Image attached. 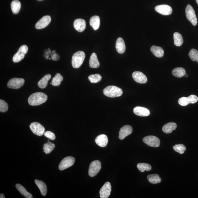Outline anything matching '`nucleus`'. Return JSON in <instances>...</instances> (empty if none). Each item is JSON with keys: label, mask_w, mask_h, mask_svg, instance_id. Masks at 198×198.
I'll use <instances>...</instances> for the list:
<instances>
[{"label": "nucleus", "mask_w": 198, "mask_h": 198, "mask_svg": "<svg viewBox=\"0 0 198 198\" xmlns=\"http://www.w3.org/2000/svg\"><path fill=\"white\" fill-rule=\"evenodd\" d=\"M48 97L45 94L37 92L32 94L28 99L29 104L31 106H38L43 104L47 101Z\"/></svg>", "instance_id": "f257e3e1"}, {"label": "nucleus", "mask_w": 198, "mask_h": 198, "mask_svg": "<svg viewBox=\"0 0 198 198\" xmlns=\"http://www.w3.org/2000/svg\"><path fill=\"white\" fill-rule=\"evenodd\" d=\"M103 93L106 96L114 98L121 96L123 92L119 87L114 85H109L104 89Z\"/></svg>", "instance_id": "f03ea898"}, {"label": "nucleus", "mask_w": 198, "mask_h": 198, "mask_svg": "<svg viewBox=\"0 0 198 198\" xmlns=\"http://www.w3.org/2000/svg\"><path fill=\"white\" fill-rule=\"evenodd\" d=\"M85 58V54L83 51H79L73 55L72 64L73 68H78L82 64Z\"/></svg>", "instance_id": "7ed1b4c3"}, {"label": "nucleus", "mask_w": 198, "mask_h": 198, "mask_svg": "<svg viewBox=\"0 0 198 198\" xmlns=\"http://www.w3.org/2000/svg\"><path fill=\"white\" fill-rule=\"evenodd\" d=\"M186 15L187 19L194 26H196L197 23V20L195 12L192 7L190 5L187 6L185 9Z\"/></svg>", "instance_id": "20e7f679"}, {"label": "nucleus", "mask_w": 198, "mask_h": 198, "mask_svg": "<svg viewBox=\"0 0 198 198\" xmlns=\"http://www.w3.org/2000/svg\"><path fill=\"white\" fill-rule=\"evenodd\" d=\"M101 168V164L99 160H95L92 162L90 165L89 174L91 177H94L99 172Z\"/></svg>", "instance_id": "39448f33"}, {"label": "nucleus", "mask_w": 198, "mask_h": 198, "mask_svg": "<svg viewBox=\"0 0 198 198\" xmlns=\"http://www.w3.org/2000/svg\"><path fill=\"white\" fill-rule=\"evenodd\" d=\"M28 51V48L25 45H23L20 47L19 49L14 55L13 58V61L14 62L17 63L20 62L25 57V55Z\"/></svg>", "instance_id": "423d86ee"}, {"label": "nucleus", "mask_w": 198, "mask_h": 198, "mask_svg": "<svg viewBox=\"0 0 198 198\" xmlns=\"http://www.w3.org/2000/svg\"><path fill=\"white\" fill-rule=\"evenodd\" d=\"M143 141L149 146L152 147H158L160 145V140L154 136H148L143 139Z\"/></svg>", "instance_id": "0eeeda50"}, {"label": "nucleus", "mask_w": 198, "mask_h": 198, "mask_svg": "<svg viewBox=\"0 0 198 198\" xmlns=\"http://www.w3.org/2000/svg\"><path fill=\"white\" fill-rule=\"evenodd\" d=\"M75 159L72 156L67 157L61 161L59 165V169L61 171L64 170L73 166Z\"/></svg>", "instance_id": "6e6552de"}, {"label": "nucleus", "mask_w": 198, "mask_h": 198, "mask_svg": "<svg viewBox=\"0 0 198 198\" xmlns=\"http://www.w3.org/2000/svg\"><path fill=\"white\" fill-rule=\"evenodd\" d=\"M25 80L23 79L12 78L8 81L7 86L10 89H17L23 86Z\"/></svg>", "instance_id": "1a4fd4ad"}, {"label": "nucleus", "mask_w": 198, "mask_h": 198, "mask_svg": "<svg viewBox=\"0 0 198 198\" xmlns=\"http://www.w3.org/2000/svg\"><path fill=\"white\" fill-rule=\"evenodd\" d=\"M30 128L33 133L37 136H41L45 132V128L43 126L38 122H33L30 125Z\"/></svg>", "instance_id": "9d476101"}, {"label": "nucleus", "mask_w": 198, "mask_h": 198, "mask_svg": "<svg viewBox=\"0 0 198 198\" xmlns=\"http://www.w3.org/2000/svg\"><path fill=\"white\" fill-rule=\"evenodd\" d=\"M111 185L109 182H106L100 190V197L101 198H108L111 195Z\"/></svg>", "instance_id": "9b49d317"}, {"label": "nucleus", "mask_w": 198, "mask_h": 198, "mask_svg": "<svg viewBox=\"0 0 198 198\" xmlns=\"http://www.w3.org/2000/svg\"><path fill=\"white\" fill-rule=\"evenodd\" d=\"M155 10L158 13L163 15H169L172 13L173 9L170 6L162 5L156 6Z\"/></svg>", "instance_id": "f8f14e48"}, {"label": "nucleus", "mask_w": 198, "mask_h": 198, "mask_svg": "<svg viewBox=\"0 0 198 198\" xmlns=\"http://www.w3.org/2000/svg\"><path fill=\"white\" fill-rule=\"evenodd\" d=\"M51 21V18L49 16H44L36 24L35 28L37 29H42L48 25Z\"/></svg>", "instance_id": "ddd939ff"}, {"label": "nucleus", "mask_w": 198, "mask_h": 198, "mask_svg": "<svg viewBox=\"0 0 198 198\" xmlns=\"http://www.w3.org/2000/svg\"><path fill=\"white\" fill-rule=\"evenodd\" d=\"M132 128L129 125H126L120 129L119 132V138L120 140H122L127 136L130 135L132 133Z\"/></svg>", "instance_id": "4468645a"}, {"label": "nucleus", "mask_w": 198, "mask_h": 198, "mask_svg": "<svg viewBox=\"0 0 198 198\" xmlns=\"http://www.w3.org/2000/svg\"><path fill=\"white\" fill-rule=\"evenodd\" d=\"M132 76L134 80L136 82L140 84L145 83L147 81L148 79L146 76L143 73L136 71L132 73Z\"/></svg>", "instance_id": "2eb2a0df"}, {"label": "nucleus", "mask_w": 198, "mask_h": 198, "mask_svg": "<svg viewBox=\"0 0 198 198\" xmlns=\"http://www.w3.org/2000/svg\"><path fill=\"white\" fill-rule=\"evenodd\" d=\"M73 26L77 31L82 32L85 30L86 27V22L84 20L78 18L75 20L73 23Z\"/></svg>", "instance_id": "dca6fc26"}, {"label": "nucleus", "mask_w": 198, "mask_h": 198, "mask_svg": "<svg viewBox=\"0 0 198 198\" xmlns=\"http://www.w3.org/2000/svg\"><path fill=\"white\" fill-rule=\"evenodd\" d=\"M134 113L135 115L142 116V117H146L150 115V111L146 108L141 107H137L134 108L133 109Z\"/></svg>", "instance_id": "f3484780"}, {"label": "nucleus", "mask_w": 198, "mask_h": 198, "mask_svg": "<svg viewBox=\"0 0 198 198\" xmlns=\"http://www.w3.org/2000/svg\"><path fill=\"white\" fill-rule=\"evenodd\" d=\"M95 142L99 146L104 147L107 145L108 143V138L105 135L101 134L96 138Z\"/></svg>", "instance_id": "a211bd4d"}, {"label": "nucleus", "mask_w": 198, "mask_h": 198, "mask_svg": "<svg viewBox=\"0 0 198 198\" xmlns=\"http://www.w3.org/2000/svg\"><path fill=\"white\" fill-rule=\"evenodd\" d=\"M116 48L118 53H123L126 50V45L123 39L119 38L116 41Z\"/></svg>", "instance_id": "6ab92c4d"}, {"label": "nucleus", "mask_w": 198, "mask_h": 198, "mask_svg": "<svg viewBox=\"0 0 198 198\" xmlns=\"http://www.w3.org/2000/svg\"><path fill=\"white\" fill-rule=\"evenodd\" d=\"M177 127V124L175 122H169L163 126L162 130L165 133L169 134L171 133L173 131L176 130Z\"/></svg>", "instance_id": "aec40b11"}, {"label": "nucleus", "mask_w": 198, "mask_h": 198, "mask_svg": "<svg viewBox=\"0 0 198 198\" xmlns=\"http://www.w3.org/2000/svg\"><path fill=\"white\" fill-rule=\"evenodd\" d=\"M100 65L96 54L94 53L92 54L89 60V66L91 68H99Z\"/></svg>", "instance_id": "412c9836"}, {"label": "nucleus", "mask_w": 198, "mask_h": 198, "mask_svg": "<svg viewBox=\"0 0 198 198\" xmlns=\"http://www.w3.org/2000/svg\"><path fill=\"white\" fill-rule=\"evenodd\" d=\"M150 50L154 56L158 58H162L164 56V51L161 47L152 46Z\"/></svg>", "instance_id": "4be33fe9"}, {"label": "nucleus", "mask_w": 198, "mask_h": 198, "mask_svg": "<svg viewBox=\"0 0 198 198\" xmlns=\"http://www.w3.org/2000/svg\"><path fill=\"white\" fill-rule=\"evenodd\" d=\"M90 24L93 29L97 30L99 27L100 18L99 16H94L92 17L90 20Z\"/></svg>", "instance_id": "5701e85b"}, {"label": "nucleus", "mask_w": 198, "mask_h": 198, "mask_svg": "<svg viewBox=\"0 0 198 198\" xmlns=\"http://www.w3.org/2000/svg\"><path fill=\"white\" fill-rule=\"evenodd\" d=\"M51 78V75L48 74L41 79L39 81L38 85L39 87L41 89H44L48 85V81Z\"/></svg>", "instance_id": "b1692460"}, {"label": "nucleus", "mask_w": 198, "mask_h": 198, "mask_svg": "<svg viewBox=\"0 0 198 198\" xmlns=\"http://www.w3.org/2000/svg\"><path fill=\"white\" fill-rule=\"evenodd\" d=\"M35 182L40 189L42 195L44 196H46L47 193V187L46 184L41 181L37 180V179H36Z\"/></svg>", "instance_id": "393cba45"}, {"label": "nucleus", "mask_w": 198, "mask_h": 198, "mask_svg": "<svg viewBox=\"0 0 198 198\" xmlns=\"http://www.w3.org/2000/svg\"><path fill=\"white\" fill-rule=\"evenodd\" d=\"M185 69L181 67L175 68L172 71V74L173 76L178 78L185 76L186 74Z\"/></svg>", "instance_id": "a878e982"}, {"label": "nucleus", "mask_w": 198, "mask_h": 198, "mask_svg": "<svg viewBox=\"0 0 198 198\" xmlns=\"http://www.w3.org/2000/svg\"><path fill=\"white\" fill-rule=\"evenodd\" d=\"M21 4L18 0H14L12 2L11 4V7L12 12L14 14H17L19 13Z\"/></svg>", "instance_id": "bb28decb"}, {"label": "nucleus", "mask_w": 198, "mask_h": 198, "mask_svg": "<svg viewBox=\"0 0 198 198\" xmlns=\"http://www.w3.org/2000/svg\"><path fill=\"white\" fill-rule=\"evenodd\" d=\"M16 186V188L19 191L21 195L24 196L26 198H32L33 197L32 195L30 193L28 192L26 190L25 188H24L22 185L20 184H17Z\"/></svg>", "instance_id": "cd10ccee"}, {"label": "nucleus", "mask_w": 198, "mask_h": 198, "mask_svg": "<svg viewBox=\"0 0 198 198\" xmlns=\"http://www.w3.org/2000/svg\"><path fill=\"white\" fill-rule=\"evenodd\" d=\"M173 39H174V44L175 46H181L183 42L182 35L179 33L176 32L173 34Z\"/></svg>", "instance_id": "c85d7f7f"}, {"label": "nucleus", "mask_w": 198, "mask_h": 198, "mask_svg": "<svg viewBox=\"0 0 198 198\" xmlns=\"http://www.w3.org/2000/svg\"><path fill=\"white\" fill-rule=\"evenodd\" d=\"M147 179L148 181L153 184L160 183L162 181L159 175L157 174L149 175H148Z\"/></svg>", "instance_id": "c756f323"}, {"label": "nucleus", "mask_w": 198, "mask_h": 198, "mask_svg": "<svg viewBox=\"0 0 198 198\" xmlns=\"http://www.w3.org/2000/svg\"><path fill=\"white\" fill-rule=\"evenodd\" d=\"M63 77L60 73H57L52 81V84L53 86H58L63 81Z\"/></svg>", "instance_id": "7c9ffc66"}, {"label": "nucleus", "mask_w": 198, "mask_h": 198, "mask_svg": "<svg viewBox=\"0 0 198 198\" xmlns=\"http://www.w3.org/2000/svg\"><path fill=\"white\" fill-rule=\"evenodd\" d=\"M55 148L54 144L48 141L44 145L43 148L44 152L46 154H49L54 150Z\"/></svg>", "instance_id": "2f4dec72"}, {"label": "nucleus", "mask_w": 198, "mask_h": 198, "mask_svg": "<svg viewBox=\"0 0 198 198\" xmlns=\"http://www.w3.org/2000/svg\"><path fill=\"white\" fill-rule=\"evenodd\" d=\"M137 167L139 170L141 172H144L145 171H150L152 169V166L147 163H138Z\"/></svg>", "instance_id": "473e14b6"}, {"label": "nucleus", "mask_w": 198, "mask_h": 198, "mask_svg": "<svg viewBox=\"0 0 198 198\" xmlns=\"http://www.w3.org/2000/svg\"><path fill=\"white\" fill-rule=\"evenodd\" d=\"M173 148L175 151L179 153L180 154H183L186 150L185 146L182 144H176L173 146Z\"/></svg>", "instance_id": "72a5a7b5"}, {"label": "nucleus", "mask_w": 198, "mask_h": 198, "mask_svg": "<svg viewBox=\"0 0 198 198\" xmlns=\"http://www.w3.org/2000/svg\"><path fill=\"white\" fill-rule=\"evenodd\" d=\"M189 56L193 61H196L198 63V51L195 49H192L190 51Z\"/></svg>", "instance_id": "f704fd0d"}, {"label": "nucleus", "mask_w": 198, "mask_h": 198, "mask_svg": "<svg viewBox=\"0 0 198 198\" xmlns=\"http://www.w3.org/2000/svg\"><path fill=\"white\" fill-rule=\"evenodd\" d=\"M88 79L91 83H97L101 81L102 76L99 74L91 75L88 77Z\"/></svg>", "instance_id": "c9c22d12"}, {"label": "nucleus", "mask_w": 198, "mask_h": 198, "mask_svg": "<svg viewBox=\"0 0 198 198\" xmlns=\"http://www.w3.org/2000/svg\"><path fill=\"white\" fill-rule=\"evenodd\" d=\"M9 106L7 103L3 100H0V112H5L8 110Z\"/></svg>", "instance_id": "e433bc0d"}, {"label": "nucleus", "mask_w": 198, "mask_h": 198, "mask_svg": "<svg viewBox=\"0 0 198 198\" xmlns=\"http://www.w3.org/2000/svg\"><path fill=\"white\" fill-rule=\"evenodd\" d=\"M187 98L189 104H195L198 101V97L196 95H191Z\"/></svg>", "instance_id": "4c0bfd02"}, {"label": "nucleus", "mask_w": 198, "mask_h": 198, "mask_svg": "<svg viewBox=\"0 0 198 198\" xmlns=\"http://www.w3.org/2000/svg\"><path fill=\"white\" fill-rule=\"evenodd\" d=\"M178 103L179 105L182 106H186L189 104L187 98L186 97H182L178 100Z\"/></svg>", "instance_id": "58836bf2"}, {"label": "nucleus", "mask_w": 198, "mask_h": 198, "mask_svg": "<svg viewBox=\"0 0 198 198\" xmlns=\"http://www.w3.org/2000/svg\"><path fill=\"white\" fill-rule=\"evenodd\" d=\"M44 136L47 138L52 140H54L56 139V136L54 133L50 131H47L44 132Z\"/></svg>", "instance_id": "ea45409f"}, {"label": "nucleus", "mask_w": 198, "mask_h": 198, "mask_svg": "<svg viewBox=\"0 0 198 198\" xmlns=\"http://www.w3.org/2000/svg\"><path fill=\"white\" fill-rule=\"evenodd\" d=\"M0 198H5V196L3 194H1L0 195Z\"/></svg>", "instance_id": "a19ab883"}, {"label": "nucleus", "mask_w": 198, "mask_h": 198, "mask_svg": "<svg viewBox=\"0 0 198 198\" xmlns=\"http://www.w3.org/2000/svg\"><path fill=\"white\" fill-rule=\"evenodd\" d=\"M185 77H187L188 76V75L186 73V74L185 75Z\"/></svg>", "instance_id": "79ce46f5"}, {"label": "nucleus", "mask_w": 198, "mask_h": 198, "mask_svg": "<svg viewBox=\"0 0 198 198\" xmlns=\"http://www.w3.org/2000/svg\"><path fill=\"white\" fill-rule=\"evenodd\" d=\"M196 2L197 3L198 5V0H196Z\"/></svg>", "instance_id": "37998d69"}, {"label": "nucleus", "mask_w": 198, "mask_h": 198, "mask_svg": "<svg viewBox=\"0 0 198 198\" xmlns=\"http://www.w3.org/2000/svg\"><path fill=\"white\" fill-rule=\"evenodd\" d=\"M38 1H42V0H38Z\"/></svg>", "instance_id": "c03bdc74"}]
</instances>
